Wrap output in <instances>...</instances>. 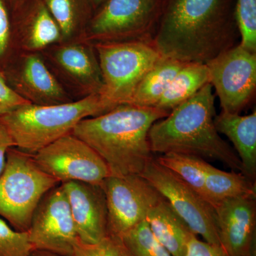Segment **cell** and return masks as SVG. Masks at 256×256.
<instances>
[{
    "instance_id": "cell-1",
    "label": "cell",
    "mask_w": 256,
    "mask_h": 256,
    "mask_svg": "<svg viewBox=\"0 0 256 256\" xmlns=\"http://www.w3.org/2000/svg\"><path fill=\"white\" fill-rule=\"evenodd\" d=\"M236 0H164L153 38L164 57L206 64L238 44Z\"/></svg>"
},
{
    "instance_id": "cell-2",
    "label": "cell",
    "mask_w": 256,
    "mask_h": 256,
    "mask_svg": "<svg viewBox=\"0 0 256 256\" xmlns=\"http://www.w3.org/2000/svg\"><path fill=\"white\" fill-rule=\"evenodd\" d=\"M169 114L158 108L122 104L82 120L72 134L102 158L112 176L140 174L153 159L150 129Z\"/></svg>"
},
{
    "instance_id": "cell-3",
    "label": "cell",
    "mask_w": 256,
    "mask_h": 256,
    "mask_svg": "<svg viewBox=\"0 0 256 256\" xmlns=\"http://www.w3.org/2000/svg\"><path fill=\"white\" fill-rule=\"evenodd\" d=\"M210 84L156 121L148 132L152 152H175L216 160L244 174L242 162L216 129L215 96Z\"/></svg>"
},
{
    "instance_id": "cell-4",
    "label": "cell",
    "mask_w": 256,
    "mask_h": 256,
    "mask_svg": "<svg viewBox=\"0 0 256 256\" xmlns=\"http://www.w3.org/2000/svg\"><path fill=\"white\" fill-rule=\"evenodd\" d=\"M111 109L99 94L57 105L28 104L0 117L14 148L34 154L57 140L72 134L82 120L100 116Z\"/></svg>"
},
{
    "instance_id": "cell-5",
    "label": "cell",
    "mask_w": 256,
    "mask_h": 256,
    "mask_svg": "<svg viewBox=\"0 0 256 256\" xmlns=\"http://www.w3.org/2000/svg\"><path fill=\"white\" fill-rule=\"evenodd\" d=\"M58 184L38 168L32 154L10 148L0 174V217L15 230L28 232L42 198Z\"/></svg>"
},
{
    "instance_id": "cell-6",
    "label": "cell",
    "mask_w": 256,
    "mask_h": 256,
    "mask_svg": "<svg viewBox=\"0 0 256 256\" xmlns=\"http://www.w3.org/2000/svg\"><path fill=\"white\" fill-rule=\"evenodd\" d=\"M92 45L104 82L99 96L111 110L128 104L144 75L162 58L153 41L97 42Z\"/></svg>"
},
{
    "instance_id": "cell-7",
    "label": "cell",
    "mask_w": 256,
    "mask_h": 256,
    "mask_svg": "<svg viewBox=\"0 0 256 256\" xmlns=\"http://www.w3.org/2000/svg\"><path fill=\"white\" fill-rule=\"evenodd\" d=\"M164 0H106L82 40L97 42L153 41Z\"/></svg>"
},
{
    "instance_id": "cell-8",
    "label": "cell",
    "mask_w": 256,
    "mask_h": 256,
    "mask_svg": "<svg viewBox=\"0 0 256 256\" xmlns=\"http://www.w3.org/2000/svg\"><path fill=\"white\" fill-rule=\"evenodd\" d=\"M159 192L196 236L220 246L214 208L172 172L153 158L140 174Z\"/></svg>"
},
{
    "instance_id": "cell-9",
    "label": "cell",
    "mask_w": 256,
    "mask_h": 256,
    "mask_svg": "<svg viewBox=\"0 0 256 256\" xmlns=\"http://www.w3.org/2000/svg\"><path fill=\"white\" fill-rule=\"evenodd\" d=\"M38 168L63 184L68 182L102 184L110 176L106 162L88 144L72 134L33 154Z\"/></svg>"
},
{
    "instance_id": "cell-10",
    "label": "cell",
    "mask_w": 256,
    "mask_h": 256,
    "mask_svg": "<svg viewBox=\"0 0 256 256\" xmlns=\"http://www.w3.org/2000/svg\"><path fill=\"white\" fill-rule=\"evenodd\" d=\"M108 208V235L122 238L146 220L164 197L140 174L110 175L102 184Z\"/></svg>"
},
{
    "instance_id": "cell-11",
    "label": "cell",
    "mask_w": 256,
    "mask_h": 256,
    "mask_svg": "<svg viewBox=\"0 0 256 256\" xmlns=\"http://www.w3.org/2000/svg\"><path fill=\"white\" fill-rule=\"evenodd\" d=\"M205 64L222 111L239 114L255 94L256 53L238 44Z\"/></svg>"
},
{
    "instance_id": "cell-12",
    "label": "cell",
    "mask_w": 256,
    "mask_h": 256,
    "mask_svg": "<svg viewBox=\"0 0 256 256\" xmlns=\"http://www.w3.org/2000/svg\"><path fill=\"white\" fill-rule=\"evenodd\" d=\"M28 232L34 250H44L60 256H73L79 238L62 184L42 198Z\"/></svg>"
},
{
    "instance_id": "cell-13",
    "label": "cell",
    "mask_w": 256,
    "mask_h": 256,
    "mask_svg": "<svg viewBox=\"0 0 256 256\" xmlns=\"http://www.w3.org/2000/svg\"><path fill=\"white\" fill-rule=\"evenodd\" d=\"M41 54L65 89L68 88L80 98L100 94L104 82L92 44L82 40L60 42Z\"/></svg>"
},
{
    "instance_id": "cell-14",
    "label": "cell",
    "mask_w": 256,
    "mask_h": 256,
    "mask_svg": "<svg viewBox=\"0 0 256 256\" xmlns=\"http://www.w3.org/2000/svg\"><path fill=\"white\" fill-rule=\"evenodd\" d=\"M2 73L12 89L30 104L57 105L74 101L41 53L16 52Z\"/></svg>"
},
{
    "instance_id": "cell-15",
    "label": "cell",
    "mask_w": 256,
    "mask_h": 256,
    "mask_svg": "<svg viewBox=\"0 0 256 256\" xmlns=\"http://www.w3.org/2000/svg\"><path fill=\"white\" fill-rule=\"evenodd\" d=\"M214 210L220 246L226 256H256V198L224 200Z\"/></svg>"
},
{
    "instance_id": "cell-16",
    "label": "cell",
    "mask_w": 256,
    "mask_h": 256,
    "mask_svg": "<svg viewBox=\"0 0 256 256\" xmlns=\"http://www.w3.org/2000/svg\"><path fill=\"white\" fill-rule=\"evenodd\" d=\"M66 194L79 240L95 244L108 236L105 192L99 184L68 182L62 184Z\"/></svg>"
},
{
    "instance_id": "cell-17",
    "label": "cell",
    "mask_w": 256,
    "mask_h": 256,
    "mask_svg": "<svg viewBox=\"0 0 256 256\" xmlns=\"http://www.w3.org/2000/svg\"><path fill=\"white\" fill-rule=\"evenodd\" d=\"M15 52H38L62 42L60 28L44 0H28L10 12Z\"/></svg>"
},
{
    "instance_id": "cell-18",
    "label": "cell",
    "mask_w": 256,
    "mask_h": 256,
    "mask_svg": "<svg viewBox=\"0 0 256 256\" xmlns=\"http://www.w3.org/2000/svg\"><path fill=\"white\" fill-rule=\"evenodd\" d=\"M214 124L222 133L233 143L242 162L244 174L252 180L256 176V112L240 116L222 112L215 116Z\"/></svg>"
},
{
    "instance_id": "cell-19",
    "label": "cell",
    "mask_w": 256,
    "mask_h": 256,
    "mask_svg": "<svg viewBox=\"0 0 256 256\" xmlns=\"http://www.w3.org/2000/svg\"><path fill=\"white\" fill-rule=\"evenodd\" d=\"M152 233L172 256H185L190 238L195 235L163 198L146 214Z\"/></svg>"
},
{
    "instance_id": "cell-20",
    "label": "cell",
    "mask_w": 256,
    "mask_h": 256,
    "mask_svg": "<svg viewBox=\"0 0 256 256\" xmlns=\"http://www.w3.org/2000/svg\"><path fill=\"white\" fill-rule=\"evenodd\" d=\"M206 194L214 208L224 200L236 198H256V183L242 173L223 171L207 164Z\"/></svg>"
},
{
    "instance_id": "cell-21",
    "label": "cell",
    "mask_w": 256,
    "mask_h": 256,
    "mask_svg": "<svg viewBox=\"0 0 256 256\" xmlns=\"http://www.w3.org/2000/svg\"><path fill=\"white\" fill-rule=\"evenodd\" d=\"M62 33V42L80 40L94 11L89 0H44Z\"/></svg>"
},
{
    "instance_id": "cell-22",
    "label": "cell",
    "mask_w": 256,
    "mask_h": 256,
    "mask_svg": "<svg viewBox=\"0 0 256 256\" xmlns=\"http://www.w3.org/2000/svg\"><path fill=\"white\" fill-rule=\"evenodd\" d=\"M184 64L174 58L162 56L143 77L128 104L156 107Z\"/></svg>"
},
{
    "instance_id": "cell-23",
    "label": "cell",
    "mask_w": 256,
    "mask_h": 256,
    "mask_svg": "<svg viewBox=\"0 0 256 256\" xmlns=\"http://www.w3.org/2000/svg\"><path fill=\"white\" fill-rule=\"evenodd\" d=\"M210 84L206 64L185 63L165 90L156 108L171 112Z\"/></svg>"
},
{
    "instance_id": "cell-24",
    "label": "cell",
    "mask_w": 256,
    "mask_h": 256,
    "mask_svg": "<svg viewBox=\"0 0 256 256\" xmlns=\"http://www.w3.org/2000/svg\"><path fill=\"white\" fill-rule=\"evenodd\" d=\"M156 160L208 202L205 186L207 162L198 156L175 152L162 154Z\"/></svg>"
},
{
    "instance_id": "cell-25",
    "label": "cell",
    "mask_w": 256,
    "mask_h": 256,
    "mask_svg": "<svg viewBox=\"0 0 256 256\" xmlns=\"http://www.w3.org/2000/svg\"><path fill=\"white\" fill-rule=\"evenodd\" d=\"M130 256H172L152 233L146 220L120 238Z\"/></svg>"
},
{
    "instance_id": "cell-26",
    "label": "cell",
    "mask_w": 256,
    "mask_h": 256,
    "mask_svg": "<svg viewBox=\"0 0 256 256\" xmlns=\"http://www.w3.org/2000/svg\"><path fill=\"white\" fill-rule=\"evenodd\" d=\"M236 18L240 46L256 53V0H236Z\"/></svg>"
},
{
    "instance_id": "cell-27",
    "label": "cell",
    "mask_w": 256,
    "mask_h": 256,
    "mask_svg": "<svg viewBox=\"0 0 256 256\" xmlns=\"http://www.w3.org/2000/svg\"><path fill=\"white\" fill-rule=\"evenodd\" d=\"M33 250L28 232L15 230L0 217V256H30Z\"/></svg>"
},
{
    "instance_id": "cell-28",
    "label": "cell",
    "mask_w": 256,
    "mask_h": 256,
    "mask_svg": "<svg viewBox=\"0 0 256 256\" xmlns=\"http://www.w3.org/2000/svg\"><path fill=\"white\" fill-rule=\"evenodd\" d=\"M72 256H130L124 242L118 237L108 235L100 242L86 244L78 240Z\"/></svg>"
},
{
    "instance_id": "cell-29",
    "label": "cell",
    "mask_w": 256,
    "mask_h": 256,
    "mask_svg": "<svg viewBox=\"0 0 256 256\" xmlns=\"http://www.w3.org/2000/svg\"><path fill=\"white\" fill-rule=\"evenodd\" d=\"M15 52L10 12L6 5L0 0V72H2Z\"/></svg>"
},
{
    "instance_id": "cell-30",
    "label": "cell",
    "mask_w": 256,
    "mask_h": 256,
    "mask_svg": "<svg viewBox=\"0 0 256 256\" xmlns=\"http://www.w3.org/2000/svg\"><path fill=\"white\" fill-rule=\"evenodd\" d=\"M30 104L16 94L0 72V117L20 106Z\"/></svg>"
},
{
    "instance_id": "cell-31",
    "label": "cell",
    "mask_w": 256,
    "mask_h": 256,
    "mask_svg": "<svg viewBox=\"0 0 256 256\" xmlns=\"http://www.w3.org/2000/svg\"><path fill=\"white\" fill-rule=\"evenodd\" d=\"M185 256H227L220 246L202 242L194 235L188 244Z\"/></svg>"
},
{
    "instance_id": "cell-32",
    "label": "cell",
    "mask_w": 256,
    "mask_h": 256,
    "mask_svg": "<svg viewBox=\"0 0 256 256\" xmlns=\"http://www.w3.org/2000/svg\"><path fill=\"white\" fill-rule=\"evenodd\" d=\"M12 140L9 134L6 132L4 128L0 124V174L4 169L5 162H6V153L10 148H13Z\"/></svg>"
},
{
    "instance_id": "cell-33",
    "label": "cell",
    "mask_w": 256,
    "mask_h": 256,
    "mask_svg": "<svg viewBox=\"0 0 256 256\" xmlns=\"http://www.w3.org/2000/svg\"><path fill=\"white\" fill-rule=\"evenodd\" d=\"M2 1L6 5L10 12H12L20 8L28 0H2Z\"/></svg>"
},
{
    "instance_id": "cell-34",
    "label": "cell",
    "mask_w": 256,
    "mask_h": 256,
    "mask_svg": "<svg viewBox=\"0 0 256 256\" xmlns=\"http://www.w3.org/2000/svg\"><path fill=\"white\" fill-rule=\"evenodd\" d=\"M30 256H60L52 252H44V250H34Z\"/></svg>"
},
{
    "instance_id": "cell-35",
    "label": "cell",
    "mask_w": 256,
    "mask_h": 256,
    "mask_svg": "<svg viewBox=\"0 0 256 256\" xmlns=\"http://www.w3.org/2000/svg\"><path fill=\"white\" fill-rule=\"evenodd\" d=\"M90 2L92 3V8H94V11H96L99 8L104 4L106 0H89Z\"/></svg>"
}]
</instances>
